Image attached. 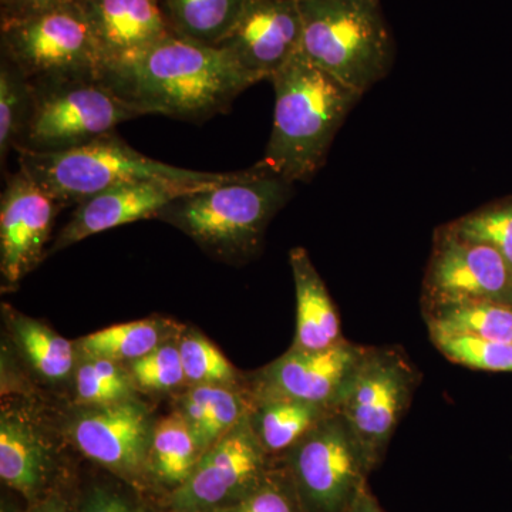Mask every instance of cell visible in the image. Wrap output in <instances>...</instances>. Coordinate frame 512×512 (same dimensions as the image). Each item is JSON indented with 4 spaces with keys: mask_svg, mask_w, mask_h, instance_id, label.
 Here are the masks:
<instances>
[{
    "mask_svg": "<svg viewBox=\"0 0 512 512\" xmlns=\"http://www.w3.org/2000/svg\"><path fill=\"white\" fill-rule=\"evenodd\" d=\"M127 367L138 392L141 393H175L181 387L188 386L178 348V338L164 343L136 362L128 363Z\"/></svg>",
    "mask_w": 512,
    "mask_h": 512,
    "instance_id": "cell-32",
    "label": "cell"
},
{
    "mask_svg": "<svg viewBox=\"0 0 512 512\" xmlns=\"http://www.w3.org/2000/svg\"><path fill=\"white\" fill-rule=\"evenodd\" d=\"M252 406L244 387L187 386L175 399V412L187 421L204 453L248 416Z\"/></svg>",
    "mask_w": 512,
    "mask_h": 512,
    "instance_id": "cell-21",
    "label": "cell"
},
{
    "mask_svg": "<svg viewBox=\"0 0 512 512\" xmlns=\"http://www.w3.org/2000/svg\"><path fill=\"white\" fill-rule=\"evenodd\" d=\"M302 508L292 477L268 471L251 493L224 512H302Z\"/></svg>",
    "mask_w": 512,
    "mask_h": 512,
    "instance_id": "cell-34",
    "label": "cell"
},
{
    "mask_svg": "<svg viewBox=\"0 0 512 512\" xmlns=\"http://www.w3.org/2000/svg\"><path fill=\"white\" fill-rule=\"evenodd\" d=\"M302 55L365 94L392 72L396 43L382 0H299Z\"/></svg>",
    "mask_w": 512,
    "mask_h": 512,
    "instance_id": "cell-4",
    "label": "cell"
},
{
    "mask_svg": "<svg viewBox=\"0 0 512 512\" xmlns=\"http://www.w3.org/2000/svg\"><path fill=\"white\" fill-rule=\"evenodd\" d=\"M18 154L20 170L63 207L80 204L100 192L137 181H205L224 175L161 163L128 146L116 131L63 153L22 151Z\"/></svg>",
    "mask_w": 512,
    "mask_h": 512,
    "instance_id": "cell-5",
    "label": "cell"
},
{
    "mask_svg": "<svg viewBox=\"0 0 512 512\" xmlns=\"http://www.w3.org/2000/svg\"><path fill=\"white\" fill-rule=\"evenodd\" d=\"M175 36L218 46L237 22L247 0H158Z\"/></svg>",
    "mask_w": 512,
    "mask_h": 512,
    "instance_id": "cell-26",
    "label": "cell"
},
{
    "mask_svg": "<svg viewBox=\"0 0 512 512\" xmlns=\"http://www.w3.org/2000/svg\"><path fill=\"white\" fill-rule=\"evenodd\" d=\"M183 326L174 320L165 318H148L123 325L110 326L92 335L77 340V349L86 355L106 357L114 362H136L147 356L164 343L180 335Z\"/></svg>",
    "mask_w": 512,
    "mask_h": 512,
    "instance_id": "cell-24",
    "label": "cell"
},
{
    "mask_svg": "<svg viewBox=\"0 0 512 512\" xmlns=\"http://www.w3.org/2000/svg\"><path fill=\"white\" fill-rule=\"evenodd\" d=\"M289 264L296 292V333L291 348L323 350L338 345L345 340L338 309L308 251L292 248Z\"/></svg>",
    "mask_w": 512,
    "mask_h": 512,
    "instance_id": "cell-20",
    "label": "cell"
},
{
    "mask_svg": "<svg viewBox=\"0 0 512 512\" xmlns=\"http://www.w3.org/2000/svg\"><path fill=\"white\" fill-rule=\"evenodd\" d=\"M429 333L512 343V305L491 301L443 303L423 308Z\"/></svg>",
    "mask_w": 512,
    "mask_h": 512,
    "instance_id": "cell-25",
    "label": "cell"
},
{
    "mask_svg": "<svg viewBox=\"0 0 512 512\" xmlns=\"http://www.w3.org/2000/svg\"><path fill=\"white\" fill-rule=\"evenodd\" d=\"M30 82V80H29ZM32 106L15 150L18 153H63L116 131L140 117L99 76L33 80Z\"/></svg>",
    "mask_w": 512,
    "mask_h": 512,
    "instance_id": "cell-6",
    "label": "cell"
},
{
    "mask_svg": "<svg viewBox=\"0 0 512 512\" xmlns=\"http://www.w3.org/2000/svg\"><path fill=\"white\" fill-rule=\"evenodd\" d=\"M28 512H77L76 504L70 503L63 494L50 491L45 497L30 505Z\"/></svg>",
    "mask_w": 512,
    "mask_h": 512,
    "instance_id": "cell-36",
    "label": "cell"
},
{
    "mask_svg": "<svg viewBox=\"0 0 512 512\" xmlns=\"http://www.w3.org/2000/svg\"><path fill=\"white\" fill-rule=\"evenodd\" d=\"M444 227L458 238L495 249L512 268V198L485 205Z\"/></svg>",
    "mask_w": 512,
    "mask_h": 512,
    "instance_id": "cell-30",
    "label": "cell"
},
{
    "mask_svg": "<svg viewBox=\"0 0 512 512\" xmlns=\"http://www.w3.org/2000/svg\"><path fill=\"white\" fill-rule=\"evenodd\" d=\"M72 386L77 404H109L138 397L127 365L82 352H79Z\"/></svg>",
    "mask_w": 512,
    "mask_h": 512,
    "instance_id": "cell-27",
    "label": "cell"
},
{
    "mask_svg": "<svg viewBox=\"0 0 512 512\" xmlns=\"http://www.w3.org/2000/svg\"><path fill=\"white\" fill-rule=\"evenodd\" d=\"M346 512H383L377 505L375 498L367 491L366 485L356 495L353 503Z\"/></svg>",
    "mask_w": 512,
    "mask_h": 512,
    "instance_id": "cell-37",
    "label": "cell"
},
{
    "mask_svg": "<svg viewBox=\"0 0 512 512\" xmlns=\"http://www.w3.org/2000/svg\"><path fill=\"white\" fill-rule=\"evenodd\" d=\"M99 77L140 116L191 123L225 113L239 94L259 83L220 47L175 35L103 63Z\"/></svg>",
    "mask_w": 512,
    "mask_h": 512,
    "instance_id": "cell-1",
    "label": "cell"
},
{
    "mask_svg": "<svg viewBox=\"0 0 512 512\" xmlns=\"http://www.w3.org/2000/svg\"><path fill=\"white\" fill-rule=\"evenodd\" d=\"M82 2L83 0H0V22L29 18Z\"/></svg>",
    "mask_w": 512,
    "mask_h": 512,
    "instance_id": "cell-35",
    "label": "cell"
},
{
    "mask_svg": "<svg viewBox=\"0 0 512 512\" xmlns=\"http://www.w3.org/2000/svg\"><path fill=\"white\" fill-rule=\"evenodd\" d=\"M289 473L308 512H346L372 467L352 427L330 414L286 451Z\"/></svg>",
    "mask_w": 512,
    "mask_h": 512,
    "instance_id": "cell-9",
    "label": "cell"
},
{
    "mask_svg": "<svg viewBox=\"0 0 512 512\" xmlns=\"http://www.w3.org/2000/svg\"><path fill=\"white\" fill-rule=\"evenodd\" d=\"M338 410L328 404L299 400H269L256 403L249 413L256 439L269 456L286 453L320 421Z\"/></svg>",
    "mask_w": 512,
    "mask_h": 512,
    "instance_id": "cell-23",
    "label": "cell"
},
{
    "mask_svg": "<svg viewBox=\"0 0 512 512\" xmlns=\"http://www.w3.org/2000/svg\"><path fill=\"white\" fill-rule=\"evenodd\" d=\"M32 87L28 77L8 57L0 55V161L5 167L28 121Z\"/></svg>",
    "mask_w": 512,
    "mask_h": 512,
    "instance_id": "cell-29",
    "label": "cell"
},
{
    "mask_svg": "<svg viewBox=\"0 0 512 512\" xmlns=\"http://www.w3.org/2000/svg\"><path fill=\"white\" fill-rule=\"evenodd\" d=\"M365 350L346 339L323 350L291 348L274 362L245 376L244 389L252 404L299 400L328 404L338 410Z\"/></svg>",
    "mask_w": 512,
    "mask_h": 512,
    "instance_id": "cell-13",
    "label": "cell"
},
{
    "mask_svg": "<svg viewBox=\"0 0 512 512\" xmlns=\"http://www.w3.org/2000/svg\"><path fill=\"white\" fill-rule=\"evenodd\" d=\"M2 311L10 342L30 375L49 387L73 384L79 359L77 343L63 338L42 320L15 311L8 303H3Z\"/></svg>",
    "mask_w": 512,
    "mask_h": 512,
    "instance_id": "cell-19",
    "label": "cell"
},
{
    "mask_svg": "<svg viewBox=\"0 0 512 512\" xmlns=\"http://www.w3.org/2000/svg\"><path fill=\"white\" fill-rule=\"evenodd\" d=\"M293 195V184L259 161L239 177L177 198L158 212L208 256L244 265L262 251L266 229Z\"/></svg>",
    "mask_w": 512,
    "mask_h": 512,
    "instance_id": "cell-3",
    "label": "cell"
},
{
    "mask_svg": "<svg viewBox=\"0 0 512 512\" xmlns=\"http://www.w3.org/2000/svg\"><path fill=\"white\" fill-rule=\"evenodd\" d=\"M82 6L103 63L174 35L158 0H83Z\"/></svg>",
    "mask_w": 512,
    "mask_h": 512,
    "instance_id": "cell-18",
    "label": "cell"
},
{
    "mask_svg": "<svg viewBox=\"0 0 512 512\" xmlns=\"http://www.w3.org/2000/svg\"><path fill=\"white\" fill-rule=\"evenodd\" d=\"M178 348L188 386L244 387L245 375L198 330L181 329Z\"/></svg>",
    "mask_w": 512,
    "mask_h": 512,
    "instance_id": "cell-28",
    "label": "cell"
},
{
    "mask_svg": "<svg viewBox=\"0 0 512 512\" xmlns=\"http://www.w3.org/2000/svg\"><path fill=\"white\" fill-rule=\"evenodd\" d=\"M429 335L450 362L487 372H512V343L439 332Z\"/></svg>",
    "mask_w": 512,
    "mask_h": 512,
    "instance_id": "cell-31",
    "label": "cell"
},
{
    "mask_svg": "<svg viewBox=\"0 0 512 512\" xmlns=\"http://www.w3.org/2000/svg\"><path fill=\"white\" fill-rule=\"evenodd\" d=\"M157 419L148 404L136 399L109 404H77L64 409L57 423L60 436L83 457L143 488Z\"/></svg>",
    "mask_w": 512,
    "mask_h": 512,
    "instance_id": "cell-7",
    "label": "cell"
},
{
    "mask_svg": "<svg viewBox=\"0 0 512 512\" xmlns=\"http://www.w3.org/2000/svg\"><path fill=\"white\" fill-rule=\"evenodd\" d=\"M141 488L109 473L90 480L80 491L77 512H157L144 500Z\"/></svg>",
    "mask_w": 512,
    "mask_h": 512,
    "instance_id": "cell-33",
    "label": "cell"
},
{
    "mask_svg": "<svg viewBox=\"0 0 512 512\" xmlns=\"http://www.w3.org/2000/svg\"><path fill=\"white\" fill-rule=\"evenodd\" d=\"M52 427L25 406L3 404L0 413V478L30 504L50 493L56 473Z\"/></svg>",
    "mask_w": 512,
    "mask_h": 512,
    "instance_id": "cell-17",
    "label": "cell"
},
{
    "mask_svg": "<svg viewBox=\"0 0 512 512\" xmlns=\"http://www.w3.org/2000/svg\"><path fill=\"white\" fill-rule=\"evenodd\" d=\"M419 382V370L402 349L366 348L338 412L352 427L370 464L392 440Z\"/></svg>",
    "mask_w": 512,
    "mask_h": 512,
    "instance_id": "cell-10",
    "label": "cell"
},
{
    "mask_svg": "<svg viewBox=\"0 0 512 512\" xmlns=\"http://www.w3.org/2000/svg\"><path fill=\"white\" fill-rule=\"evenodd\" d=\"M0 55L33 80L99 76L101 53L82 3L0 22Z\"/></svg>",
    "mask_w": 512,
    "mask_h": 512,
    "instance_id": "cell-8",
    "label": "cell"
},
{
    "mask_svg": "<svg viewBox=\"0 0 512 512\" xmlns=\"http://www.w3.org/2000/svg\"><path fill=\"white\" fill-rule=\"evenodd\" d=\"M241 170L224 173L215 180H147L110 188L77 204L72 218L56 235L49 255L72 247L77 242L148 218H156L165 205L194 192L208 190L239 177Z\"/></svg>",
    "mask_w": 512,
    "mask_h": 512,
    "instance_id": "cell-15",
    "label": "cell"
},
{
    "mask_svg": "<svg viewBox=\"0 0 512 512\" xmlns=\"http://www.w3.org/2000/svg\"><path fill=\"white\" fill-rule=\"evenodd\" d=\"M268 458L248 414L202 454L190 478L168 495L170 511H227L261 483Z\"/></svg>",
    "mask_w": 512,
    "mask_h": 512,
    "instance_id": "cell-11",
    "label": "cell"
},
{
    "mask_svg": "<svg viewBox=\"0 0 512 512\" xmlns=\"http://www.w3.org/2000/svg\"><path fill=\"white\" fill-rule=\"evenodd\" d=\"M202 448L180 413L157 420L148 453V483L163 488L168 495L190 478L200 463Z\"/></svg>",
    "mask_w": 512,
    "mask_h": 512,
    "instance_id": "cell-22",
    "label": "cell"
},
{
    "mask_svg": "<svg viewBox=\"0 0 512 512\" xmlns=\"http://www.w3.org/2000/svg\"><path fill=\"white\" fill-rule=\"evenodd\" d=\"M491 301L512 305V268L495 249L436 229L421 306Z\"/></svg>",
    "mask_w": 512,
    "mask_h": 512,
    "instance_id": "cell-12",
    "label": "cell"
},
{
    "mask_svg": "<svg viewBox=\"0 0 512 512\" xmlns=\"http://www.w3.org/2000/svg\"><path fill=\"white\" fill-rule=\"evenodd\" d=\"M63 205L25 171L10 174L0 195V276L3 291L18 288L49 256V242Z\"/></svg>",
    "mask_w": 512,
    "mask_h": 512,
    "instance_id": "cell-14",
    "label": "cell"
},
{
    "mask_svg": "<svg viewBox=\"0 0 512 512\" xmlns=\"http://www.w3.org/2000/svg\"><path fill=\"white\" fill-rule=\"evenodd\" d=\"M274 126L261 163L289 183H308L326 163L336 134L363 94L302 55L271 77Z\"/></svg>",
    "mask_w": 512,
    "mask_h": 512,
    "instance_id": "cell-2",
    "label": "cell"
},
{
    "mask_svg": "<svg viewBox=\"0 0 512 512\" xmlns=\"http://www.w3.org/2000/svg\"><path fill=\"white\" fill-rule=\"evenodd\" d=\"M302 35L299 0H247L217 47L262 82L301 53Z\"/></svg>",
    "mask_w": 512,
    "mask_h": 512,
    "instance_id": "cell-16",
    "label": "cell"
}]
</instances>
